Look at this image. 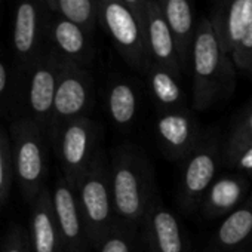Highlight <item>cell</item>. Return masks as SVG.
<instances>
[{
  "instance_id": "obj_19",
  "label": "cell",
  "mask_w": 252,
  "mask_h": 252,
  "mask_svg": "<svg viewBox=\"0 0 252 252\" xmlns=\"http://www.w3.org/2000/svg\"><path fill=\"white\" fill-rule=\"evenodd\" d=\"M158 2L174 33L183 71L189 73L190 52L197 26L194 20V0H158Z\"/></svg>"
},
{
  "instance_id": "obj_23",
  "label": "cell",
  "mask_w": 252,
  "mask_h": 252,
  "mask_svg": "<svg viewBox=\"0 0 252 252\" xmlns=\"http://www.w3.org/2000/svg\"><path fill=\"white\" fill-rule=\"evenodd\" d=\"M51 11L94 33L98 24V0H48Z\"/></svg>"
},
{
  "instance_id": "obj_17",
  "label": "cell",
  "mask_w": 252,
  "mask_h": 252,
  "mask_svg": "<svg viewBox=\"0 0 252 252\" xmlns=\"http://www.w3.org/2000/svg\"><path fill=\"white\" fill-rule=\"evenodd\" d=\"M30 205V237L33 252H64L63 237L54 211L52 191L45 187Z\"/></svg>"
},
{
  "instance_id": "obj_4",
  "label": "cell",
  "mask_w": 252,
  "mask_h": 252,
  "mask_svg": "<svg viewBox=\"0 0 252 252\" xmlns=\"http://www.w3.org/2000/svg\"><path fill=\"white\" fill-rule=\"evenodd\" d=\"M74 190L86 224L91 248L95 249L101 239L119 222L111 191L108 156L102 149L79 180Z\"/></svg>"
},
{
  "instance_id": "obj_30",
  "label": "cell",
  "mask_w": 252,
  "mask_h": 252,
  "mask_svg": "<svg viewBox=\"0 0 252 252\" xmlns=\"http://www.w3.org/2000/svg\"><path fill=\"white\" fill-rule=\"evenodd\" d=\"M233 166H236L237 169L245 171V172H248V174H252V146H251L249 149H246V150L239 156V159L234 162Z\"/></svg>"
},
{
  "instance_id": "obj_29",
  "label": "cell",
  "mask_w": 252,
  "mask_h": 252,
  "mask_svg": "<svg viewBox=\"0 0 252 252\" xmlns=\"http://www.w3.org/2000/svg\"><path fill=\"white\" fill-rule=\"evenodd\" d=\"M12 89V73L9 67L0 60V105L5 104Z\"/></svg>"
},
{
  "instance_id": "obj_3",
  "label": "cell",
  "mask_w": 252,
  "mask_h": 252,
  "mask_svg": "<svg viewBox=\"0 0 252 252\" xmlns=\"http://www.w3.org/2000/svg\"><path fill=\"white\" fill-rule=\"evenodd\" d=\"M14 171L24 199L32 203L45 189L48 178V135L29 117H20L9 126Z\"/></svg>"
},
{
  "instance_id": "obj_28",
  "label": "cell",
  "mask_w": 252,
  "mask_h": 252,
  "mask_svg": "<svg viewBox=\"0 0 252 252\" xmlns=\"http://www.w3.org/2000/svg\"><path fill=\"white\" fill-rule=\"evenodd\" d=\"M231 60L236 68L248 73L252 65V26L246 30L237 46L231 52Z\"/></svg>"
},
{
  "instance_id": "obj_27",
  "label": "cell",
  "mask_w": 252,
  "mask_h": 252,
  "mask_svg": "<svg viewBox=\"0 0 252 252\" xmlns=\"http://www.w3.org/2000/svg\"><path fill=\"white\" fill-rule=\"evenodd\" d=\"M0 252H33L29 231L20 225H14L5 236Z\"/></svg>"
},
{
  "instance_id": "obj_20",
  "label": "cell",
  "mask_w": 252,
  "mask_h": 252,
  "mask_svg": "<svg viewBox=\"0 0 252 252\" xmlns=\"http://www.w3.org/2000/svg\"><path fill=\"white\" fill-rule=\"evenodd\" d=\"M252 242V196L222 218L212 245L218 252H242Z\"/></svg>"
},
{
  "instance_id": "obj_1",
  "label": "cell",
  "mask_w": 252,
  "mask_h": 252,
  "mask_svg": "<svg viewBox=\"0 0 252 252\" xmlns=\"http://www.w3.org/2000/svg\"><path fill=\"white\" fill-rule=\"evenodd\" d=\"M108 165L117 220L140 227L147 209L158 197L152 162L140 147L125 143L111 150Z\"/></svg>"
},
{
  "instance_id": "obj_18",
  "label": "cell",
  "mask_w": 252,
  "mask_h": 252,
  "mask_svg": "<svg viewBox=\"0 0 252 252\" xmlns=\"http://www.w3.org/2000/svg\"><path fill=\"white\" fill-rule=\"evenodd\" d=\"M249 183L240 175H222L206 191L200 211L208 220L224 218L239 208L248 194Z\"/></svg>"
},
{
  "instance_id": "obj_9",
  "label": "cell",
  "mask_w": 252,
  "mask_h": 252,
  "mask_svg": "<svg viewBox=\"0 0 252 252\" xmlns=\"http://www.w3.org/2000/svg\"><path fill=\"white\" fill-rule=\"evenodd\" d=\"M220 163L221 147L215 135L202 138L199 146L183 160L178 202L184 212L191 214L200 208L206 191L217 180Z\"/></svg>"
},
{
  "instance_id": "obj_24",
  "label": "cell",
  "mask_w": 252,
  "mask_h": 252,
  "mask_svg": "<svg viewBox=\"0 0 252 252\" xmlns=\"http://www.w3.org/2000/svg\"><path fill=\"white\" fill-rule=\"evenodd\" d=\"M143 243L140 227L117 222L96 245V252H140Z\"/></svg>"
},
{
  "instance_id": "obj_11",
  "label": "cell",
  "mask_w": 252,
  "mask_h": 252,
  "mask_svg": "<svg viewBox=\"0 0 252 252\" xmlns=\"http://www.w3.org/2000/svg\"><path fill=\"white\" fill-rule=\"evenodd\" d=\"M140 231L147 252H191L187 231L159 194L147 209Z\"/></svg>"
},
{
  "instance_id": "obj_7",
  "label": "cell",
  "mask_w": 252,
  "mask_h": 252,
  "mask_svg": "<svg viewBox=\"0 0 252 252\" xmlns=\"http://www.w3.org/2000/svg\"><path fill=\"white\" fill-rule=\"evenodd\" d=\"M51 17L52 11L48 0H17L12 48L20 73H29L48 48Z\"/></svg>"
},
{
  "instance_id": "obj_32",
  "label": "cell",
  "mask_w": 252,
  "mask_h": 252,
  "mask_svg": "<svg viewBox=\"0 0 252 252\" xmlns=\"http://www.w3.org/2000/svg\"><path fill=\"white\" fill-rule=\"evenodd\" d=\"M248 74H249V76L252 77V65H251V68H249V71H248Z\"/></svg>"
},
{
  "instance_id": "obj_25",
  "label": "cell",
  "mask_w": 252,
  "mask_h": 252,
  "mask_svg": "<svg viewBox=\"0 0 252 252\" xmlns=\"http://www.w3.org/2000/svg\"><path fill=\"white\" fill-rule=\"evenodd\" d=\"M252 146V107L246 114L236 123L231 131V135L225 146V158L230 165L239 159V156Z\"/></svg>"
},
{
  "instance_id": "obj_10",
  "label": "cell",
  "mask_w": 252,
  "mask_h": 252,
  "mask_svg": "<svg viewBox=\"0 0 252 252\" xmlns=\"http://www.w3.org/2000/svg\"><path fill=\"white\" fill-rule=\"evenodd\" d=\"M63 60L48 45L36 64L29 70L26 98L30 111V117L36 120L48 135V129L52 119L54 102Z\"/></svg>"
},
{
  "instance_id": "obj_6",
  "label": "cell",
  "mask_w": 252,
  "mask_h": 252,
  "mask_svg": "<svg viewBox=\"0 0 252 252\" xmlns=\"http://www.w3.org/2000/svg\"><path fill=\"white\" fill-rule=\"evenodd\" d=\"M99 140L101 128L91 117L67 123L52 140L51 147L60 162L61 175L73 189L99 153Z\"/></svg>"
},
{
  "instance_id": "obj_12",
  "label": "cell",
  "mask_w": 252,
  "mask_h": 252,
  "mask_svg": "<svg viewBox=\"0 0 252 252\" xmlns=\"http://www.w3.org/2000/svg\"><path fill=\"white\" fill-rule=\"evenodd\" d=\"M159 147L171 160H184L202 141L196 117L187 110L162 111L155 120Z\"/></svg>"
},
{
  "instance_id": "obj_14",
  "label": "cell",
  "mask_w": 252,
  "mask_h": 252,
  "mask_svg": "<svg viewBox=\"0 0 252 252\" xmlns=\"http://www.w3.org/2000/svg\"><path fill=\"white\" fill-rule=\"evenodd\" d=\"M48 45L63 61L80 67L88 68L95 57L94 33L54 12L48 29Z\"/></svg>"
},
{
  "instance_id": "obj_15",
  "label": "cell",
  "mask_w": 252,
  "mask_h": 252,
  "mask_svg": "<svg viewBox=\"0 0 252 252\" xmlns=\"http://www.w3.org/2000/svg\"><path fill=\"white\" fill-rule=\"evenodd\" d=\"M144 26H146L152 63L165 67L181 77L184 71L181 67L178 46L171 27L165 15L162 14L158 0H149L147 2Z\"/></svg>"
},
{
  "instance_id": "obj_16",
  "label": "cell",
  "mask_w": 252,
  "mask_h": 252,
  "mask_svg": "<svg viewBox=\"0 0 252 252\" xmlns=\"http://www.w3.org/2000/svg\"><path fill=\"white\" fill-rule=\"evenodd\" d=\"M208 18L221 48L231 55L246 30L252 26V0H212Z\"/></svg>"
},
{
  "instance_id": "obj_31",
  "label": "cell",
  "mask_w": 252,
  "mask_h": 252,
  "mask_svg": "<svg viewBox=\"0 0 252 252\" xmlns=\"http://www.w3.org/2000/svg\"><path fill=\"white\" fill-rule=\"evenodd\" d=\"M123 2L128 5L143 21H144V17H146V6H147V2L149 0H123Z\"/></svg>"
},
{
  "instance_id": "obj_8",
  "label": "cell",
  "mask_w": 252,
  "mask_h": 252,
  "mask_svg": "<svg viewBox=\"0 0 252 252\" xmlns=\"http://www.w3.org/2000/svg\"><path fill=\"white\" fill-rule=\"evenodd\" d=\"M95 86L94 77L86 67L63 61L60 80L55 94L52 119L48 129L49 144L67 123L89 117L94 105Z\"/></svg>"
},
{
  "instance_id": "obj_22",
  "label": "cell",
  "mask_w": 252,
  "mask_h": 252,
  "mask_svg": "<svg viewBox=\"0 0 252 252\" xmlns=\"http://www.w3.org/2000/svg\"><path fill=\"white\" fill-rule=\"evenodd\" d=\"M146 77L152 98L155 99L159 113L187 108V98L181 86L180 76L165 67L152 63L150 68L146 73Z\"/></svg>"
},
{
  "instance_id": "obj_2",
  "label": "cell",
  "mask_w": 252,
  "mask_h": 252,
  "mask_svg": "<svg viewBox=\"0 0 252 252\" xmlns=\"http://www.w3.org/2000/svg\"><path fill=\"white\" fill-rule=\"evenodd\" d=\"M234 63L221 48L209 18L197 21L191 52V101L196 110H208L225 98L234 86Z\"/></svg>"
},
{
  "instance_id": "obj_21",
  "label": "cell",
  "mask_w": 252,
  "mask_h": 252,
  "mask_svg": "<svg viewBox=\"0 0 252 252\" xmlns=\"http://www.w3.org/2000/svg\"><path fill=\"white\" fill-rule=\"evenodd\" d=\"M105 107L111 123L119 131L131 129L138 116V92L134 83L123 77H113L107 83Z\"/></svg>"
},
{
  "instance_id": "obj_5",
  "label": "cell",
  "mask_w": 252,
  "mask_h": 252,
  "mask_svg": "<svg viewBox=\"0 0 252 252\" xmlns=\"http://www.w3.org/2000/svg\"><path fill=\"white\" fill-rule=\"evenodd\" d=\"M98 24L132 70L147 73L152 57L144 21L123 0H98Z\"/></svg>"
},
{
  "instance_id": "obj_33",
  "label": "cell",
  "mask_w": 252,
  "mask_h": 252,
  "mask_svg": "<svg viewBox=\"0 0 252 252\" xmlns=\"http://www.w3.org/2000/svg\"><path fill=\"white\" fill-rule=\"evenodd\" d=\"M0 3H2V0H0Z\"/></svg>"
},
{
  "instance_id": "obj_26",
  "label": "cell",
  "mask_w": 252,
  "mask_h": 252,
  "mask_svg": "<svg viewBox=\"0 0 252 252\" xmlns=\"http://www.w3.org/2000/svg\"><path fill=\"white\" fill-rule=\"evenodd\" d=\"M14 180H15V171H14L11 137L0 126V208L8 202L11 196Z\"/></svg>"
},
{
  "instance_id": "obj_13",
  "label": "cell",
  "mask_w": 252,
  "mask_h": 252,
  "mask_svg": "<svg viewBox=\"0 0 252 252\" xmlns=\"http://www.w3.org/2000/svg\"><path fill=\"white\" fill-rule=\"evenodd\" d=\"M52 202L63 237L64 252H86L88 248H91V243L77 194L63 175L57 180L52 189Z\"/></svg>"
}]
</instances>
